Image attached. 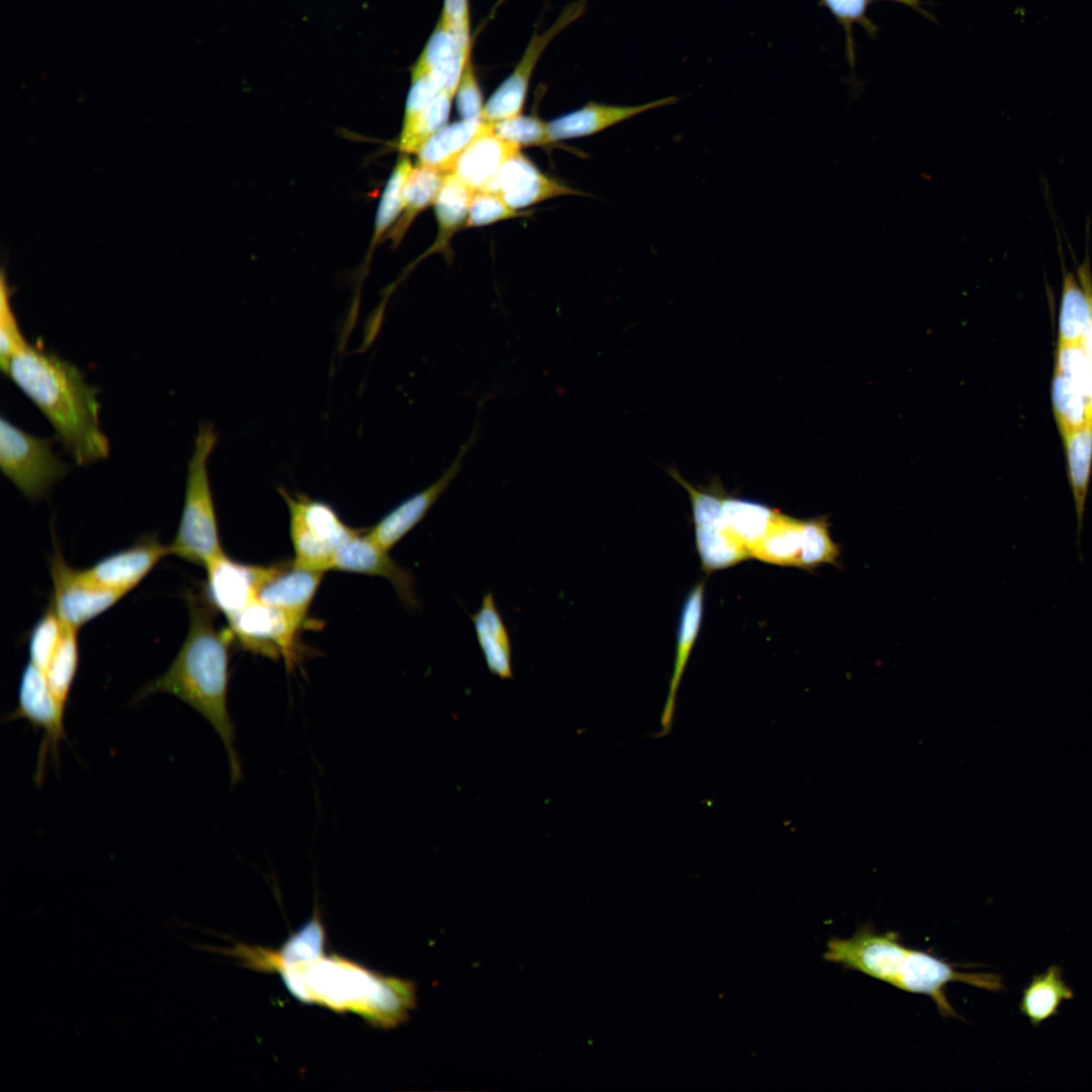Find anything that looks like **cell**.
Listing matches in <instances>:
<instances>
[{"mask_svg": "<svg viewBox=\"0 0 1092 1092\" xmlns=\"http://www.w3.org/2000/svg\"><path fill=\"white\" fill-rule=\"evenodd\" d=\"M184 599L189 614L185 640L168 669L143 686L135 700L167 693L198 712L223 743L234 786L243 776L236 748V727L228 704L229 650L234 635L229 627L220 630L215 627V610L203 589L199 593L187 589Z\"/></svg>", "mask_w": 1092, "mask_h": 1092, "instance_id": "obj_1", "label": "cell"}, {"mask_svg": "<svg viewBox=\"0 0 1092 1092\" xmlns=\"http://www.w3.org/2000/svg\"><path fill=\"white\" fill-rule=\"evenodd\" d=\"M1 370L46 416L77 465L107 458L98 390L75 364L27 342Z\"/></svg>", "mask_w": 1092, "mask_h": 1092, "instance_id": "obj_2", "label": "cell"}, {"mask_svg": "<svg viewBox=\"0 0 1092 1092\" xmlns=\"http://www.w3.org/2000/svg\"><path fill=\"white\" fill-rule=\"evenodd\" d=\"M824 960L899 990L926 995L943 1017H960L946 997L949 983H965L989 991L1003 989L998 975L963 972L951 963L903 945L896 932L878 933L870 925H861L849 938L828 940Z\"/></svg>", "mask_w": 1092, "mask_h": 1092, "instance_id": "obj_3", "label": "cell"}, {"mask_svg": "<svg viewBox=\"0 0 1092 1092\" xmlns=\"http://www.w3.org/2000/svg\"><path fill=\"white\" fill-rule=\"evenodd\" d=\"M217 439L211 423L199 425L187 464L180 521L168 545L170 554L203 567L223 552L207 469Z\"/></svg>", "mask_w": 1092, "mask_h": 1092, "instance_id": "obj_4", "label": "cell"}, {"mask_svg": "<svg viewBox=\"0 0 1092 1092\" xmlns=\"http://www.w3.org/2000/svg\"><path fill=\"white\" fill-rule=\"evenodd\" d=\"M289 514L292 562L299 567L327 571L341 546L359 531L346 525L328 503L279 487Z\"/></svg>", "mask_w": 1092, "mask_h": 1092, "instance_id": "obj_5", "label": "cell"}, {"mask_svg": "<svg viewBox=\"0 0 1092 1092\" xmlns=\"http://www.w3.org/2000/svg\"><path fill=\"white\" fill-rule=\"evenodd\" d=\"M53 443L54 439L22 431L4 417L0 420L1 470L31 502L42 498L68 473Z\"/></svg>", "mask_w": 1092, "mask_h": 1092, "instance_id": "obj_6", "label": "cell"}, {"mask_svg": "<svg viewBox=\"0 0 1092 1092\" xmlns=\"http://www.w3.org/2000/svg\"><path fill=\"white\" fill-rule=\"evenodd\" d=\"M50 572L53 581L50 604L65 626L78 631L125 596L96 582L85 568L71 566L56 543Z\"/></svg>", "mask_w": 1092, "mask_h": 1092, "instance_id": "obj_7", "label": "cell"}, {"mask_svg": "<svg viewBox=\"0 0 1092 1092\" xmlns=\"http://www.w3.org/2000/svg\"><path fill=\"white\" fill-rule=\"evenodd\" d=\"M304 620L282 610L254 601L228 621L234 639L242 648L278 659L287 668L297 662L296 639Z\"/></svg>", "mask_w": 1092, "mask_h": 1092, "instance_id": "obj_8", "label": "cell"}, {"mask_svg": "<svg viewBox=\"0 0 1092 1092\" xmlns=\"http://www.w3.org/2000/svg\"><path fill=\"white\" fill-rule=\"evenodd\" d=\"M585 4L584 0L569 4L548 29L541 34H533L515 70L485 102L481 117L483 121L493 123L522 113L530 80L540 57L560 31L582 15Z\"/></svg>", "mask_w": 1092, "mask_h": 1092, "instance_id": "obj_9", "label": "cell"}, {"mask_svg": "<svg viewBox=\"0 0 1092 1092\" xmlns=\"http://www.w3.org/2000/svg\"><path fill=\"white\" fill-rule=\"evenodd\" d=\"M66 708L56 700L42 669L30 661L24 666L18 689L17 708L7 720L24 719L33 728L42 729L43 738L37 758L35 780L41 784L49 752L58 760L59 742L66 737L64 717Z\"/></svg>", "mask_w": 1092, "mask_h": 1092, "instance_id": "obj_10", "label": "cell"}, {"mask_svg": "<svg viewBox=\"0 0 1092 1092\" xmlns=\"http://www.w3.org/2000/svg\"><path fill=\"white\" fill-rule=\"evenodd\" d=\"M476 433L477 429L474 427L454 461L434 483L403 499L371 528L367 534L373 541L389 551L426 517L460 472L465 454L475 442Z\"/></svg>", "mask_w": 1092, "mask_h": 1092, "instance_id": "obj_11", "label": "cell"}, {"mask_svg": "<svg viewBox=\"0 0 1092 1092\" xmlns=\"http://www.w3.org/2000/svg\"><path fill=\"white\" fill-rule=\"evenodd\" d=\"M325 571L289 563L258 565L256 601L305 621Z\"/></svg>", "mask_w": 1092, "mask_h": 1092, "instance_id": "obj_12", "label": "cell"}, {"mask_svg": "<svg viewBox=\"0 0 1092 1092\" xmlns=\"http://www.w3.org/2000/svg\"><path fill=\"white\" fill-rule=\"evenodd\" d=\"M170 554L168 545L158 535L146 534L130 546L106 555L85 568L99 584L127 594Z\"/></svg>", "mask_w": 1092, "mask_h": 1092, "instance_id": "obj_13", "label": "cell"}, {"mask_svg": "<svg viewBox=\"0 0 1092 1092\" xmlns=\"http://www.w3.org/2000/svg\"><path fill=\"white\" fill-rule=\"evenodd\" d=\"M388 552L368 534L358 532L338 550L331 569L384 577L407 606L417 607L412 573L400 567Z\"/></svg>", "mask_w": 1092, "mask_h": 1092, "instance_id": "obj_14", "label": "cell"}, {"mask_svg": "<svg viewBox=\"0 0 1092 1092\" xmlns=\"http://www.w3.org/2000/svg\"><path fill=\"white\" fill-rule=\"evenodd\" d=\"M204 568L203 593L215 612L228 621L256 601L258 565L238 562L223 551Z\"/></svg>", "mask_w": 1092, "mask_h": 1092, "instance_id": "obj_15", "label": "cell"}, {"mask_svg": "<svg viewBox=\"0 0 1092 1092\" xmlns=\"http://www.w3.org/2000/svg\"><path fill=\"white\" fill-rule=\"evenodd\" d=\"M485 122V121H484ZM520 147L497 136L485 122L458 158L453 173L470 189L497 193L498 176L506 161Z\"/></svg>", "mask_w": 1092, "mask_h": 1092, "instance_id": "obj_16", "label": "cell"}, {"mask_svg": "<svg viewBox=\"0 0 1092 1092\" xmlns=\"http://www.w3.org/2000/svg\"><path fill=\"white\" fill-rule=\"evenodd\" d=\"M497 193L517 210L558 196L582 194L544 174L521 151L502 167Z\"/></svg>", "mask_w": 1092, "mask_h": 1092, "instance_id": "obj_17", "label": "cell"}, {"mask_svg": "<svg viewBox=\"0 0 1092 1092\" xmlns=\"http://www.w3.org/2000/svg\"><path fill=\"white\" fill-rule=\"evenodd\" d=\"M678 99L667 96L640 105H612L590 101L582 107L547 122L551 143L595 134L645 111L672 105Z\"/></svg>", "mask_w": 1092, "mask_h": 1092, "instance_id": "obj_18", "label": "cell"}, {"mask_svg": "<svg viewBox=\"0 0 1092 1092\" xmlns=\"http://www.w3.org/2000/svg\"><path fill=\"white\" fill-rule=\"evenodd\" d=\"M470 51V36L454 31L439 19L418 62L435 78L441 91L455 96Z\"/></svg>", "mask_w": 1092, "mask_h": 1092, "instance_id": "obj_19", "label": "cell"}, {"mask_svg": "<svg viewBox=\"0 0 1092 1092\" xmlns=\"http://www.w3.org/2000/svg\"><path fill=\"white\" fill-rule=\"evenodd\" d=\"M470 619L489 672L502 679L513 678L511 635L491 592L482 596L479 609L470 615Z\"/></svg>", "mask_w": 1092, "mask_h": 1092, "instance_id": "obj_20", "label": "cell"}, {"mask_svg": "<svg viewBox=\"0 0 1092 1092\" xmlns=\"http://www.w3.org/2000/svg\"><path fill=\"white\" fill-rule=\"evenodd\" d=\"M1092 318V271L1088 254L1072 273L1063 266L1059 343L1079 344Z\"/></svg>", "mask_w": 1092, "mask_h": 1092, "instance_id": "obj_21", "label": "cell"}, {"mask_svg": "<svg viewBox=\"0 0 1092 1092\" xmlns=\"http://www.w3.org/2000/svg\"><path fill=\"white\" fill-rule=\"evenodd\" d=\"M704 595L705 581L701 580L689 592L682 604L676 634L673 670L660 718L661 734L667 733L672 726L676 692L701 628Z\"/></svg>", "mask_w": 1092, "mask_h": 1092, "instance_id": "obj_22", "label": "cell"}, {"mask_svg": "<svg viewBox=\"0 0 1092 1092\" xmlns=\"http://www.w3.org/2000/svg\"><path fill=\"white\" fill-rule=\"evenodd\" d=\"M473 193L453 172L445 174L434 201L437 236L423 257L448 251L453 236L466 225Z\"/></svg>", "mask_w": 1092, "mask_h": 1092, "instance_id": "obj_23", "label": "cell"}, {"mask_svg": "<svg viewBox=\"0 0 1092 1092\" xmlns=\"http://www.w3.org/2000/svg\"><path fill=\"white\" fill-rule=\"evenodd\" d=\"M484 123L482 119H461L445 125L418 149L417 165L443 174L451 173L458 158L480 132Z\"/></svg>", "mask_w": 1092, "mask_h": 1092, "instance_id": "obj_24", "label": "cell"}, {"mask_svg": "<svg viewBox=\"0 0 1092 1092\" xmlns=\"http://www.w3.org/2000/svg\"><path fill=\"white\" fill-rule=\"evenodd\" d=\"M1074 996V991L1064 981L1062 968L1052 965L1043 973L1032 976L1023 989L1019 1012L1033 1027H1038L1058 1015L1063 1002Z\"/></svg>", "mask_w": 1092, "mask_h": 1092, "instance_id": "obj_25", "label": "cell"}, {"mask_svg": "<svg viewBox=\"0 0 1092 1092\" xmlns=\"http://www.w3.org/2000/svg\"><path fill=\"white\" fill-rule=\"evenodd\" d=\"M778 510L757 500L725 492L718 525L750 549L764 535Z\"/></svg>", "mask_w": 1092, "mask_h": 1092, "instance_id": "obj_26", "label": "cell"}, {"mask_svg": "<svg viewBox=\"0 0 1092 1092\" xmlns=\"http://www.w3.org/2000/svg\"><path fill=\"white\" fill-rule=\"evenodd\" d=\"M1062 438L1065 442L1068 477L1075 504L1079 544L1092 470V420Z\"/></svg>", "mask_w": 1092, "mask_h": 1092, "instance_id": "obj_27", "label": "cell"}, {"mask_svg": "<svg viewBox=\"0 0 1092 1092\" xmlns=\"http://www.w3.org/2000/svg\"><path fill=\"white\" fill-rule=\"evenodd\" d=\"M803 522L778 510L764 535L750 549V557L780 566L799 567Z\"/></svg>", "mask_w": 1092, "mask_h": 1092, "instance_id": "obj_28", "label": "cell"}, {"mask_svg": "<svg viewBox=\"0 0 1092 1092\" xmlns=\"http://www.w3.org/2000/svg\"><path fill=\"white\" fill-rule=\"evenodd\" d=\"M444 176L432 168L420 165L412 168L404 185L401 214L388 233L394 246L401 242L415 218L434 204Z\"/></svg>", "mask_w": 1092, "mask_h": 1092, "instance_id": "obj_29", "label": "cell"}, {"mask_svg": "<svg viewBox=\"0 0 1092 1092\" xmlns=\"http://www.w3.org/2000/svg\"><path fill=\"white\" fill-rule=\"evenodd\" d=\"M695 537L703 569L708 572L750 558L747 548L721 525L695 527Z\"/></svg>", "mask_w": 1092, "mask_h": 1092, "instance_id": "obj_30", "label": "cell"}, {"mask_svg": "<svg viewBox=\"0 0 1092 1092\" xmlns=\"http://www.w3.org/2000/svg\"><path fill=\"white\" fill-rule=\"evenodd\" d=\"M413 167L408 157L402 156L393 167L385 183L375 215L373 236L366 257L367 261L370 260L377 244L393 228L401 214L404 185Z\"/></svg>", "mask_w": 1092, "mask_h": 1092, "instance_id": "obj_31", "label": "cell"}, {"mask_svg": "<svg viewBox=\"0 0 1092 1092\" xmlns=\"http://www.w3.org/2000/svg\"><path fill=\"white\" fill-rule=\"evenodd\" d=\"M78 630L65 626L59 646L44 674L56 700L64 708L74 684L79 664Z\"/></svg>", "mask_w": 1092, "mask_h": 1092, "instance_id": "obj_32", "label": "cell"}, {"mask_svg": "<svg viewBox=\"0 0 1092 1092\" xmlns=\"http://www.w3.org/2000/svg\"><path fill=\"white\" fill-rule=\"evenodd\" d=\"M840 546L834 542L825 516L804 520L799 568L810 570L822 564L839 565Z\"/></svg>", "mask_w": 1092, "mask_h": 1092, "instance_id": "obj_33", "label": "cell"}, {"mask_svg": "<svg viewBox=\"0 0 1092 1092\" xmlns=\"http://www.w3.org/2000/svg\"><path fill=\"white\" fill-rule=\"evenodd\" d=\"M454 95L440 91L428 107L406 127L401 128L398 150L416 154L421 145L447 125Z\"/></svg>", "mask_w": 1092, "mask_h": 1092, "instance_id": "obj_34", "label": "cell"}, {"mask_svg": "<svg viewBox=\"0 0 1092 1092\" xmlns=\"http://www.w3.org/2000/svg\"><path fill=\"white\" fill-rule=\"evenodd\" d=\"M1052 402L1062 437L1092 420L1080 389L1057 370L1052 382Z\"/></svg>", "mask_w": 1092, "mask_h": 1092, "instance_id": "obj_35", "label": "cell"}, {"mask_svg": "<svg viewBox=\"0 0 1092 1092\" xmlns=\"http://www.w3.org/2000/svg\"><path fill=\"white\" fill-rule=\"evenodd\" d=\"M64 630L65 625L49 603V607L29 633V661L44 671L59 646Z\"/></svg>", "mask_w": 1092, "mask_h": 1092, "instance_id": "obj_36", "label": "cell"}, {"mask_svg": "<svg viewBox=\"0 0 1092 1092\" xmlns=\"http://www.w3.org/2000/svg\"><path fill=\"white\" fill-rule=\"evenodd\" d=\"M1082 392L1092 417V364L1079 344L1059 343L1056 369Z\"/></svg>", "mask_w": 1092, "mask_h": 1092, "instance_id": "obj_37", "label": "cell"}, {"mask_svg": "<svg viewBox=\"0 0 1092 1092\" xmlns=\"http://www.w3.org/2000/svg\"><path fill=\"white\" fill-rule=\"evenodd\" d=\"M489 124L497 136L520 148L551 144L547 133V122L535 115L520 114Z\"/></svg>", "mask_w": 1092, "mask_h": 1092, "instance_id": "obj_38", "label": "cell"}, {"mask_svg": "<svg viewBox=\"0 0 1092 1092\" xmlns=\"http://www.w3.org/2000/svg\"><path fill=\"white\" fill-rule=\"evenodd\" d=\"M0 283V364L1 369H3L9 359L28 341L23 335L12 309L11 290L4 270L1 273Z\"/></svg>", "mask_w": 1092, "mask_h": 1092, "instance_id": "obj_39", "label": "cell"}, {"mask_svg": "<svg viewBox=\"0 0 1092 1092\" xmlns=\"http://www.w3.org/2000/svg\"><path fill=\"white\" fill-rule=\"evenodd\" d=\"M529 211L511 207L496 192L475 191L472 195L465 226H483L499 220L528 216Z\"/></svg>", "mask_w": 1092, "mask_h": 1092, "instance_id": "obj_40", "label": "cell"}, {"mask_svg": "<svg viewBox=\"0 0 1092 1092\" xmlns=\"http://www.w3.org/2000/svg\"><path fill=\"white\" fill-rule=\"evenodd\" d=\"M820 1L843 27L846 36L847 57L852 66L854 60L853 40L851 33L853 24H859L871 35H874L877 32L875 24L869 19L867 14L871 0Z\"/></svg>", "mask_w": 1092, "mask_h": 1092, "instance_id": "obj_41", "label": "cell"}, {"mask_svg": "<svg viewBox=\"0 0 1092 1092\" xmlns=\"http://www.w3.org/2000/svg\"><path fill=\"white\" fill-rule=\"evenodd\" d=\"M456 108L461 119H482L484 101L482 92L474 73L471 58L466 63L457 90L455 92Z\"/></svg>", "mask_w": 1092, "mask_h": 1092, "instance_id": "obj_42", "label": "cell"}, {"mask_svg": "<svg viewBox=\"0 0 1092 1092\" xmlns=\"http://www.w3.org/2000/svg\"><path fill=\"white\" fill-rule=\"evenodd\" d=\"M439 19L454 31L470 36L469 0H444Z\"/></svg>", "mask_w": 1092, "mask_h": 1092, "instance_id": "obj_43", "label": "cell"}, {"mask_svg": "<svg viewBox=\"0 0 1092 1092\" xmlns=\"http://www.w3.org/2000/svg\"><path fill=\"white\" fill-rule=\"evenodd\" d=\"M1079 345L1092 364V318L1086 327Z\"/></svg>", "mask_w": 1092, "mask_h": 1092, "instance_id": "obj_44", "label": "cell"}, {"mask_svg": "<svg viewBox=\"0 0 1092 1092\" xmlns=\"http://www.w3.org/2000/svg\"><path fill=\"white\" fill-rule=\"evenodd\" d=\"M886 1H893V2H897V3H900V4L906 5L909 8H912V9L916 10L917 12L921 13L922 15L931 18V16H929V13H927L921 7L920 0H886Z\"/></svg>", "mask_w": 1092, "mask_h": 1092, "instance_id": "obj_45", "label": "cell"}]
</instances>
